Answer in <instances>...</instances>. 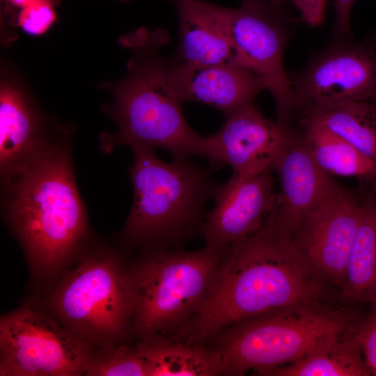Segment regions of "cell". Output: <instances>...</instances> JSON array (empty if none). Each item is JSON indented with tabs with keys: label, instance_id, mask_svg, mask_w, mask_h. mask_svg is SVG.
I'll use <instances>...</instances> for the list:
<instances>
[{
	"label": "cell",
	"instance_id": "cell-1",
	"mask_svg": "<svg viewBox=\"0 0 376 376\" xmlns=\"http://www.w3.org/2000/svg\"><path fill=\"white\" fill-rule=\"evenodd\" d=\"M224 253L189 327L190 343L266 311L316 301L321 292L292 235L268 218L258 232Z\"/></svg>",
	"mask_w": 376,
	"mask_h": 376
},
{
	"label": "cell",
	"instance_id": "cell-2",
	"mask_svg": "<svg viewBox=\"0 0 376 376\" xmlns=\"http://www.w3.org/2000/svg\"><path fill=\"white\" fill-rule=\"evenodd\" d=\"M167 41L162 30L141 29L124 38L132 54L127 75L110 86L113 102L109 115L118 132L104 136V150L126 144L161 148L178 159L202 155L204 137L185 120L170 81L171 60L160 54Z\"/></svg>",
	"mask_w": 376,
	"mask_h": 376
},
{
	"label": "cell",
	"instance_id": "cell-3",
	"mask_svg": "<svg viewBox=\"0 0 376 376\" xmlns=\"http://www.w3.org/2000/svg\"><path fill=\"white\" fill-rule=\"evenodd\" d=\"M7 184L9 218L32 266L42 274L58 271L86 228L68 152L49 145Z\"/></svg>",
	"mask_w": 376,
	"mask_h": 376
},
{
	"label": "cell",
	"instance_id": "cell-4",
	"mask_svg": "<svg viewBox=\"0 0 376 376\" xmlns=\"http://www.w3.org/2000/svg\"><path fill=\"white\" fill-rule=\"evenodd\" d=\"M134 199L124 234L136 243H172L191 231L217 186L210 171L188 159L166 163L154 149L132 147Z\"/></svg>",
	"mask_w": 376,
	"mask_h": 376
},
{
	"label": "cell",
	"instance_id": "cell-5",
	"mask_svg": "<svg viewBox=\"0 0 376 376\" xmlns=\"http://www.w3.org/2000/svg\"><path fill=\"white\" fill-rule=\"evenodd\" d=\"M216 349L223 374H258L294 362L345 334L347 322L316 301L291 304L244 319Z\"/></svg>",
	"mask_w": 376,
	"mask_h": 376
},
{
	"label": "cell",
	"instance_id": "cell-6",
	"mask_svg": "<svg viewBox=\"0 0 376 376\" xmlns=\"http://www.w3.org/2000/svg\"><path fill=\"white\" fill-rule=\"evenodd\" d=\"M224 251L158 252L127 272L137 330L153 337L196 314Z\"/></svg>",
	"mask_w": 376,
	"mask_h": 376
},
{
	"label": "cell",
	"instance_id": "cell-7",
	"mask_svg": "<svg viewBox=\"0 0 376 376\" xmlns=\"http://www.w3.org/2000/svg\"><path fill=\"white\" fill-rule=\"evenodd\" d=\"M49 305L65 327L91 344L120 338L133 313L127 272L107 252L86 259L68 274Z\"/></svg>",
	"mask_w": 376,
	"mask_h": 376
},
{
	"label": "cell",
	"instance_id": "cell-8",
	"mask_svg": "<svg viewBox=\"0 0 376 376\" xmlns=\"http://www.w3.org/2000/svg\"><path fill=\"white\" fill-rule=\"evenodd\" d=\"M192 1L229 40L237 64L265 82L275 102L279 121L283 122L294 100L283 61L287 37L279 19V10L258 0H243L238 8L205 0Z\"/></svg>",
	"mask_w": 376,
	"mask_h": 376
},
{
	"label": "cell",
	"instance_id": "cell-9",
	"mask_svg": "<svg viewBox=\"0 0 376 376\" xmlns=\"http://www.w3.org/2000/svg\"><path fill=\"white\" fill-rule=\"evenodd\" d=\"M91 345L48 315L19 308L0 320V375H80L95 356Z\"/></svg>",
	"mask_w": 376,
	"mask_h": 376
},
{
	"label": "cell",
	"instance_id": "cell-10",
	"mask_svg": "<svg viewBox=\"0 0 376 376\" xmlns=\"http://www.w3.org/2000/svg\"><path fill=\"white\" fill-rule=\"evenodd\" d=\"M294 107L309 116L376 97V52L343 45L318 56L290 80Z\"/></svg>",
	"mask_w": 376,
	"mask_h": 376
},
{
	"label": "cell",
	"instance_id": "cell-11",
	"mask_svg": "<svg viewBox=\"0 0 376 376\" xmlns=\"http://www.w3.org/2000/svg\"><path fill=\"white\" fill-rule=\"evenodd\" d=\"M364 209L336 185L303 219L292 241L316 277L341 287Z\"/></svg>",
	"mask_w": 376,
	"mask_h": 376
},
{
	"label": "cell",
	"instance_id": "cell-12",
	"mask_svg": "<svg viewBox=\"0 0 376 376\" xmlns=\"http://www.w3.org/2000/svg\"><path fill=\"white\" fill-rule=\"evenodd\" d=\"M294 138L283 122L265 117L253 102L226 116L216 133L204 137L202 156L214 169L229 166L249 177L274 169Z\"/></svg>",
	"mask_w": 376,
	"mask_h": 376
},
{
	"label": "cell",
	"instance_id": "cell-13",
	"mask_svg": "<svg viewBox=\"0 0 376 376\" xmlns=\"http://www.w3.org/2000/svg\"><path fill=\"white\" fill-rule=\"evenodd\" d=\"M270 171L249 177L233 173L226 183L217 186L214 205L201 226L206 247L224 251L262 228L276 196Z\"/></svg>",
	"mask_w": 376,
	"mask_h": 376
},
{
	"label": "cell",
	"instance_id": "cell-14",
	"mask_svg": "<svg viewBox=\"0 0 376 376\" xmlns=\"http://www.w3.org/2000/svg\"><path fill=\"white\" fill-rule=\"evenodd\" d=\"M274 169L281 189L267 217L292 237L307 213L336 184L315 162L304 137L293 139Z\"/></svg>",
	"mask_w": 376,
	"mask_h": 376
},
{
	"label": "cell",
	"instance_id": "cell-15",
	"mask_svg": "<svg viewBox=\"0 0 376 376\" xmlns=\"http://www.w3.org/2000/svg\"><path fill=\"white\" fill-rule=\"evenodd\" d=\"M170 81L178 102H195L211 106L225 116L253 102L265 82L238 65L193 66L171 59Z\"/></svg>",
	"mask_w": 376,
	"mask_h": 376
},
{
	"label": "cell",
	"instance_id": "cell-16",
	"mask_svg": "<svg viewBox=\"0 0 376 376\" xmlns=\"http://www.w3.org/2000/svg\"><path fill=\"white\" fill-rule=\"evenodd\" d=\"M42 120L19 83L3 78L0 86V165L6 183L24 170L49 145Z\"/></svg>",
	"mask_w": 376,
	"mask_h": 376
},
{
	"label": "cell",
	"instance_id": "cell-17",
	"mask_svg": "<svg viewBox=\"0 0 376 376\" xmlns=\"http://www.w3.org/2000/svg\"><path fill=\"white\" fill-rule=\"evenodd\" d=\"M171 1L177 9L180 31L174 61L193 66L237 65L229 40L192 0Z\"/></svg>",
	"mask_w": 376,
	"mask_h": 376
},
{
	"label": "cell",
	"instance_id": "cell-18",
	"mask_svg": "<svg viewBox=\"0 0 376 376\" xmlns=\"http://www.w3.org/2000/svg\"><path fill=\"white\" fill-rule=\"evenodd\" d=\"M358 328L315 348L290 363L260 373L267 376H369Z\"/></svg>",
	"mask_w": 376,
	"mask_h": 376
},
{
	"label": "cell",
	"instance_id": "cell-19",
	"mask_svg": "<svg viewBox=\"0 0 376 376\" xmlns=\"http://www.w3.org/2000/svg\"><path fill=\"white\" fill-rule=\"evenodd\" d=\"M304 139L318 165L327 174L376 182V163L315 119L303 120Z\"/></svg>",
	"mask_w": 376,
	"mask_h": 376
},
{
	"label": "cell",
	"instance_id": "cell-20",
	"mask_svg": "<svg viewBox=\"0 0 376 376\" xmlns=\"http://www.w3.org/2000/svg\"><path fill=\"white\" fill-rule=\"evenodd\" d=\"M144 361L148 376H211L223 374L222 361L215 349L150 339L136 349Z\"/></svg>",
	"mask_w": 376,
	"mask_h": 376
},
{
	"label": "cell",
	"instance_id": "cell-21",
	"mask_svg": "<svg viewBox=\"0 0 376 376\" xmlns=\"http://www.w3.org/2000/svg\"><path fill=\"white\" fill-rule=\"evenodd\" d=\"M340 290L343 297L350 301H376L375 202L365 203Z\"/></svg>",
	"mask_w": 376,
	"mask_h": 376
},
{
	"label": "cell",
	"instance_id": "cell-22",
	"mask_svg": "<svg viewBox=\"0 0 376 376\" xmlns=\"http://www.w3.org/2000/svg\"><path fill=\"white\" fill-rule=\"evenodd\" d=\"M376 163V104L359 101L309 116Z\"/></svg>",
	"mask_w": 376,
	"mask_h": 376
},
{
	"label": "cell",
	"instance_id": "cell-23",
	"mask_svg": "<svg viewBox=\"0 0 376 376\" xmlns=\"http://www.w3.org/2000/svg\"><path fill=\"white\" fill-rule=\"evenodd\" d=\"M85 373L91 376H148L146 365L137 351L126 348L95 355Z\"/></svg>",
	"mask_w": 376,
	"mask_h": 376
},
{
	"label": "cell",
	"instance_id": "cell-24",
	"mask_svg": "<svg viewBox=\"0 0 376 376\" xmlns=\"http://www.w3.org/2000/svg\"><path fill=\"white\" fill-rule=\"evenodd\" d=\"M56 17L53 2L44 1L22 8L17 21L25 32L39 36L49 29Z\"/></svg>",
	"mask_w": 376,
	"mask_h": 376
},
{
	"label": "cell",
	"instance_id": "cell-25",
	"mask_svg": "<svg viewBox=\"0 0 376 376\" xmlns=\"http://www.w3.org/2000/svg\"><path fill=\"white\" fill-rule=\"evenodd\" d=\"M357 337L366 366L371 375L376 376V301L371 304L368 315L360 323Z\"/></svg>",
	"mask_w": 376,
	"mask_h": 376
},
{
	"label": "cell",
	"instance_id": "cell-26",
	"mask_svg": "<svg viewBox=\"0 0 376 376\" xmlns=\"http://www.w3.org/2000/svg\"><path fill=\"white\" fill-rule=\"evenodd\" d=\"M301 19L312 26L322 24L324 20L326 0H292Z\"/></svg>",
	"mask_w": 376,
	"mask_h": 376
},
{
	"label": "cell",
	"instance_id": "cell-27",
	"mask_svg": "<svg viewBox=\"0 0 376 376\" xmlns=\"http://www.w3.org/2000/svg\"><path fill=\"white\" fill-rule=\"evenodd\" d=\"M354 0H336V21L334 36L337 40L344 39L350 32V15Z\"/></svg>",
	"mask_w": 376,
	"mask_h": 376
},
{
	"label": "cell",
	"instance_id": "cell-28",
	"mask_svg": "<svg viewBox=\"0 0 376 376\" xmlns=\"http://www.w3.org/2000/svg\"><path fill=\"white\" fill-rule=\"evenodd\" d=\"M44 1H49L54 2V0H8V1L13 6L24 8L33 4L40 3Z\"/></svg>",
	"mask_w": 376,
	"mask_h": 376
},
{
	"label": "cell",
	"instance_id": "cell-29",
	"mask_svg": "<svg viewBox=\"0 0 376 376\" xmlns=\"http://www.w3.org/2000/svg\"><path fill=\"white\" fill-rule=\"evenodd\" d=\"M258 1H260L279 10H280V7L283 2V0H258Z\"/></svg>",
	"mask_w": 376,
	"mask_h": 376
},
{
	"label": "cell",
	"instance_id": "cell-30",
	"mask_svg": "<svg viewBox=\"0 0 376 376\" xmlns=\"http://www.w3.org/2000/svg\"><path fill=\"white\" fill-rule=\"evenodd\" d=\"M371 101H373V102H375L376 104V97L374 98V100H373Z\"/></svg>",
	"mask_w": 376,
	"mask_h": 376
},
{
	"label": "cell",
	"instance_id": "cell-31",
	"mask_svg": "<svg viewBox=\"0 0 376 376\" xmlns=\"http://www.w3.org/2000/svg\"><path fill=\"white\" fill-rule=\"evenodd\" d=\"M121 1H127V0H121Z\"/></svg>",
	"mask_w": 376,
	"mask_h": 376
}]
</instances>
